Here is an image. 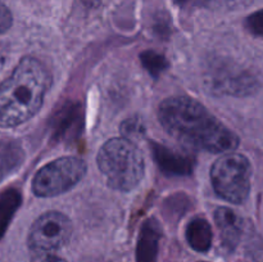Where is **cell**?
Segmentation results:
<instances>
[{
    "label": "cell",
    "instance_id": "1",
    "mask_svg": "<svg viewBox=\"0 0 263 262\" xmlns=\"http://www.w3.org/2000/svg\"><path fill=\"white\" fill-rule=\"evenodd\" d=\"M158 120L171 136L195 149L221 153L235 151L240 139L197 99L177 95L162 100Z\"/></svg>",
    "mask_w": 263,
    "mask_h": 262
},
{
    "label": "cell",
    "instance_id": "2",
    "mask_svg": "<svg viewBox=\"0 0 263 262\" xmlns=\"http://www.w3.org/2000/svg\"><path fill=\"white\" fill-rule=\"evenodd\" d=\"M51 86L48 67L35 57H23L0 84V127L13 128L41 109Z\"/></svg>",
    "mask_w": 263,
    "mask_h": 262
},
{
    "label": "cell",
    "instance_id": "3",
    "mask_svg": "<svg viewBox=\"0 0 263 262\" xmlns=\"http://www.w3.org/2000/svg\"><path fill=\"white\" fill-rule=\"evenodd\" d=\"M98 167L112 189L130 192L144 177L145 162L139 146L130 139H109L103 144L97 157Z\"/></svg>",
    "mask_w": 263,
    "mask_h": 262
},
{
    "label": "cell",
    "instance_id": "4",
    "mask_svg": "<svg viewBox=\"0 0 263 262\" xmlns=\"http://www.w3.org/2000/svg\"><path fill=\"white\" fill-rule=\"evenodd\" d=\"M252 166L246 156L229 152L211 167V181L215 193L223 200L241 204L251 192Z\"/></svg>",
    "mask_w": 263,
    "mask_h": 262
},
{
    "label": "cell",
    "instance_id": "5",
    "mask_svg": "<svg viewBox=\"0 0 263 262\" xmlns=\"http://www.w3.org/2000/svg\"><path fill=\"white\" fill-rule=\"evenodd\" d=\"M86 163L79 157L67 156L54 159L41 167L32 179L36 197L50 198L68 192L86 175Z\"/></svg>",
    "mask_w": 263,
    "mask_h": 262
},
{
    "label": "cell",
    "instance_id": "6",
    "mask_svg": "<svg viewBox=\"0 0 263 262\" xmlns=\"http://www.w3.org/2000/svg\"><path fill=\"white\" fill-rule=\"evenodd\" d=\"M73 231L71 220L58 211H48L35 220L28 231L31 252H54L69 241Z\"/></svg>",
    "mask_w": 263,
    "mask_h": 262
},
{
    "label": "cell",
    "instance_id": "7",
    "mask_svg": "<svg viewBox=\"0 0 263 262\" xmlns=\"http://www.w3.org/2000/svg\"><path fill=\"white\" fill-rule=\"evenodd\" d=\"M208 79L213 91L221 94L244 97L257 89V80L249 72L236 68L235 66H229L226 62L213 64Z\"/></svg>",
    "mask_w": 263,
    "mask_h": 262
},
{
    "label": "cell",
    "instance_id": "8",
    "mask_svg": "<svg viewBox=\"0 0 263 262\" xmlns=\"http://www.w3.org/2000/svg\"><path fill=\"white\" fill-rule=\"evenodd\" d=\"M151 149L157 166L164 175L187 176L194 170L195 159L192 154L176 151L157 141H152Z\"/></svg>",
    "mask_w": 263,
    "mask_h": 262
},
{
    "label": "cell",
    "instance_id": "9",
    "mask_svg": "<svg viewBox=\"0 0 263 262\" xmlns=\"http://www.w3.org/2000/svg\"><path fill=\"white\" fill-rule=\"evenodd\" d=\"M215 221L220 231L221 244L226 251L233 252L243 235V220L231 208L218 207L215 211Z\"/></svg>",
    "mask_w": 263,
    "mask_h": 262
},
{
    "label": "cell",
    "instance_id": "10",
    "mask_svg": "<svg viewBox=\"0 0 263 262\" xmlns=\"http://www.w3.org/2000/svg\"><path fill=\"white\" fill-rule=\"evenodd\" d=\"M163 231L156 218H149L141 225L136 244V262H157Z\"/></svg>",
    "mask_w": 263,
    "mask_h": 262
},
{
    "label": "cell",
    "instance_id": "11",
    "mask_svg": "<svg viewBox=\"0 0 263 262\" xmlns=\"http://www.w3.org/2000/svg\"><path fill=\"white\" fill-rule=\"evenodd\" d=\"M82 112L79 103H67L62 105L51 120L55 139H72L81 131Z\"/></svg>",
    "mask_w": 263,
    "mask_h": 262
},
{
    "label": "cell",
    "instance_id": "12",
    "mask_svg": "<svg viewBox=\"0 0 263 262\" xmlns=\"http://www.w3.org/2000/svg\"><path fill=\"white\" fill-rule=\"evenodd\" d=\"M185 239L194 251L205 253L211 249L213 233L210 222L203 217H194L189 221L185 229Z\"/></svg>",
    "mask_w": 263,
    "mask_h": 262
},
{
    "label": "cell",
    "instance_id": "13",
    "mask_svg": "<svg viewBox=\"0 0 263 262\" xmlns=\"http://www.w3.org/2000/svg\"><path fill=\"white\" fill-rule=\"evenodd\" d=\"M25 152L22 146L12 140H0V181L9 176L22 164Z\"/></svg>",
    "mask_w": 263,
    "mask_h": 262
},
{
    "label": "cell",
    "instance_id": "14",
    "mask_svg": "<svg viewBox=\"0 0 263 262\" xmlns=\"http://www.w3.org/2000/svg\"><path fill=\"white\" fill-rule=\"evenodd\" d=\"M21 205V193L17 189H7L0 194V239L7 231L13 215Z\"/></svg>",
    "mask_w": 263,
    "mask_h": 262
},
{
    "label": "cell",
    "instance_id": "15",
    "mask_svg": "<svg viewBox=\"0 0 263 262\" xmlns=\"http://www.w3.org/2000/svg\"><path fill=\"white\" fill-rule=\"evenodd\" d=\"M140 61L144 68L153 77H158L168 68V62L163 54L156 50H145L140 54Z\"/></svg>",
    "mask_w": 263,
    "mask_h": 262
},
{
    "label": "cell",
    "instance_id": "16",
    "mask_svg": "<svg viewBox=\"0 0 263 262\" xmlns=\"http://www.w3.org/2000/svg\"><path fill=\"white\" fill-rule=\"evenodd\" d=\"M252 2L253 0H208L205 7L211 8V9L234 10L248 7Z\"/></svg>",
    "mask_w": 263,
    "mask_h": 262
},
{
    "label": "cell",
    "instance_id": "17",
    "mask_svg": "<svg viewBox=\"0 0 263 262\" xmlns=\"http://www.w3.org/2000/svg\"><path fill=\"white\" fill-rule=\"evenodd\" d=\"M121 133H123L125 138L130 139L131 136L141 135L144 133L143 123L138 118H128L121 125Z\"/></svg>",
    "mask_w": 263,
    "mask_h": 262
},
{
    "label": "cell",
    "instance_id": "18",
    "mask_svg": "<svg viewBox=\"0 0 263 262\" xmlns=\"http://www.w3.org/2000/svg\"><path fill=\"white\" fill-rule=\"evenodd\" d=\"M246 26L253 35L263 38V9L249 15L246 21Z\"/></svg>",
    "mask_w": 263,
    "mask_h": 262
},
{
    "label": "cell",
    "instance_id": "19",
    "mask_svg": "<svg viewBox=\"0 0 263 262\" xmlns=\"http://www.w3.org/2000/svg\"><path fill=\"white\" fill-rule=\"evenodd\" d=\"M30 262H67V261L64 258H62V257L54 254L53 252L36 251V252H32V254H31Z\"/></svg>",
    "mask_w": 263,
    "mask_h": 262
},
{
    "label": "cell",
    "instance_id": "20",
    "mask_svg": "<svg viewBox=\"0 0 263 262\" xmlns=\"http://www.w3.org/2000/svg\"><path fill=\"white\" fill-rule=\"evenodd\" d=\"M13 15L5 4L0 2V33H4L12 27Z\"/></svg>",
    "mask_w": 263,
    "mask_h": 262
},
{
    "label": "cell",
    "instance_id": "21",
    "mask_svg": "<svg viewBox=\"0 0 263 262\" xmlns=\"http://www.w3.org/2000/svg\"><path fill=\"white\" fill-rule=\"evenodd\" d=\"M181 5H197V7H205L208 0H176Z\"/></svg>",
    "mask_w": 263,
    "mask_h": 262
},
{
    "label": "cell",
    "instance_id": "22",
    "mask_svg": "<svg viewBox=\"0 0 263 262\" xmlns=\"http://www.w3.org/2000/svg\"><path fill=\"white\" fill-rule=\"evenodd\" d=\"M82 2H84L86 5H89V7L94 8V7H98V5L102 4L104 0H82Z\"/></svg>",
    "mask_w": 263,
    "mask_h": 262
},
{
    "label": "cell",
    "instance_id": "23",
    "mask_svg": "<svg viewBox=\"0 0 263 262\" xmlns=\"http://www.w3.org/2000/svg\"><path fill=\"white\" fill-rule=\"evenodd\" d=\"M198 262H210V261H198Z\"/></svg>",
    "mask_w": 263,
    "mask_h": 262
}]
</instances>
